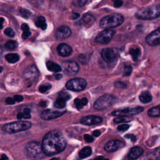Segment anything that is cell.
<instances>
[{
    "label": "cell",
    "mask_w": 160,
    "mask_h": 160,
    "mask_svg": "<svg viewBox=\"0 0 160 160\" xmlns=\"http://www.w3.org/2000/svg\"><path fill=\"white\" fill-rule=\"evenodd\" d=\"M41 144L44 154L52 156L62 152L66 147L67 141L60 131L52 130L45 134Z\"/></svg>",
    "instance_id": "6da1fadb"
},
{
    "label": "cell",
    "mask_w": 160,
    "mask_h": 160,
    "mask_svg": "<svg viewBox=\"0 0 160 160\" xmlns=\"http://www.w3.org/2000/svg\"><path fill=\"white\" fill-rule=\"evenodd\" d=\"M138 19L144 20H151L160 17V4L150 6L139 9L136 14Z\"/></svg>",
    "instance_id": "7a4b0ae2"
},
{
    "label": "cell",
    "mask_w": 160,
    "mask_h": 160,
    "mask_svg": "<svg viewBox=\"0 0 160 160\" xmlns=\"http://www.w3.org/2000/svg\"><path fill=\"white\" fill-rule=\"evenodd\" d=\"M124 21V17L121 14L114 13L108 15L101 19L99 25L104 29H111L121 25Z\"/></svg>",
    "instance_id": "3957f363"
},
{
    "label": "cell",
    "mask_w": 160,
    "mask_h": 160,
    "mask_svg": "<svg viewBox=\"0 0 160 160\" xmlns=\"http://www.w3.org/2000/svg\"><path fill=\"white\" fill-rule=\"evenodd\" d=\"M31 122L29 121H18L4 125L2 130L6 133H16L28 129L31 127Z\"/></svg>",
    "instance_id": "277c9868"
},
{
    "label": "cell",
    "mask_w": 160,
    "mask_h": 160,
    "mask_svg": "<svg viewBox=\"0 0 160 160\" xmlns=\"http://www.w3.org/2000/svg\"><path fill=\"white\" fill-rule=\"evenodd\" d=\"M25 152L26 155L32 158H42L44 154L42 144L38 142H28L25 147Z\"/></svg>",
    "instance_id": "5b68a950"
},
{
    "label": "cell",
    "mask_w": 160,
    "mask_h": 160,
    "mask_svg": "<svg viewBox=\"0 0 160 160\" xmlns=\"http://www.w3.org/2000/svg\"><path fill=\"white\" fill-rule=\"evenodd\" d=\"M116 101V98L111 94H104L99 97L94 102V108L97 110H103L110 107Z\"/></svg>",
    "instance_id": "8992f818"
},
{
    "label": "cell",
    "mask_w": 160,
    "mask_h": 160,
    "mask_svg": "<svg viewBox=\"0 0 160 160\" xmlns=\"http://www.w3.org/2000/svg\"><path fill=\"white\" fill-rule=\"evenodd\" d=\"M103 60L108 64L113 62L119 56V51L116 48H104L101 52Z\"/></svg>",
    "instance_id": "52a82bcc"
},
{
    "label": "cell",
    "mask_w": 160,
    "mask_h": 160,
    "mask_svg": "<svg viewBox=\"0 0 160 160\" xmlns=\"http://www.w3.org/2000/svg\"><path fill=\"white\" fill-rule=\"evenodd\" d=\"M86 81L81 78H76L69 80L66 85L67 89L73 91H80L83 90L86 86Z\"/></svg>",
    "instance_id": "ba28073f"
},
{
    "label": "cell",
    "mask_w": 160,
    "mask_h": 160,
    "mask_svg": "<svg viewBox=\"0 0 160 160\" xmlns=\"http://www.w3.org/2000/svg\"><path fill=\"white\" fill-rule=\"evenodd\" d=\"M114 34L115 31L114 30L110 29H105L97 35L95 41L96 42L100 44H108L111 41Z\"/></svg>",
    "instance_id": "9c48e42d"
},
{
    "label": "cell",
    "mask_w": 160,
    "mask_h": 160,
    "mask_svg": "<svg viewBox=\"0 0 160 160\" xmlns=\"http://www.w3.org/2000/svg\"><path fill=\"white\" fill-rule=\"evenodd\" d=\"M144 111V108L137 106L134 108H127L122 109H119L112 112V116H132L141 113Z\"/></svg>",
    "instance_id": "30bf717a"
},
{
    "label": "cell",
    "mask_w": 160,
    "mask_h": 160,
    "mask_svg": "<svg viewBox=\"0 0 160 160\" xmlns=\"http://www.w3.org/2000/svg\"><path fill=\"white\" fill-rule=\"evenodd\" d=\"M39 76V71L36 66L31 65L26 68L23 73V77L29 81H36Z\"/></svg>",
    "instance_id": "8fae6325"
},
{
    "label": "cell",
    "mask_w": 160,
    "mask_h": 160,
    "mask_svg": "<svg viewBox=\"0 0 160 160\" xmlns=\"http://www.w3.org/2000/svg\"><path fill=\"white\" fill-rule=\"evenodd\" d=\"M64 72L69 76H73L77 74L79 70L78 64L75 61H66L62 64Z\"/></svg>",
    "instance_id": "7c38bea8"
},
{
    "label": "cell",
    "mask_w": 160,
    "mask_h": 160,
    "mask_svg": "<svg viewBox=\"0 0 160 160\" xmlns=\"http://www.w3.org/2000/svg\"><path fill=\"white\" fill-rule=\"evenodd\" d=\"M124 146V143L119 140H111L108 141L104 146V149L108 152L116 151Z\"/></svg>",
    "instance_id": "4fadbf2b"
},
{
    "label": "cell",
    "mask_w": 160,
    "mask_h": 160,
    "mask_svg": "<svg viewBox=\"0 0 160 160\" xmlns=\"http://www.w3.org/2000/svg\"><path fill=\"white\" fill-rule=\"evenodd\" d=\"M146 41L151 46L159 45L160 44V28L149 34L146 38Z\"/></svg>",
    "instance_id": "5bb4252c"
},
{
    "label": "cell",
    "mask_w": 160,
    "mask_h": 160,
    "mask_svg": "<svg viewBox=\"0 0 160 160\" xmlns=\"http://www.w3.org/2000/svg\"><path fill=\"white\" fill-rule=\"evenodd\" d=\"M64 112V111L61 112L58 111H53L51 109H46L41 113V117L42 119L44 120H51L62 116Z\"/></svg>",
    "instance_id": "9a60e30c"
},
{
    "label": "cell",
    "mask_w": 160,
    "mask_h": 160,
    "mask_svg": "<svg viewBox=\"0 0 160 160\" xmlns=\"http://www.w3.org/2000/svg\"><path fill=\"white\" fill-rule=\"evenodd\" d=\"M71 34V29L66 26H61L58 28L55 32V36L58 39H63L68 38Z\"/></svg>",
    "instance_id": "2e32d148"
},
{
    "label": "cell",
    "mask_w": 160,
    "mask_h": 160,
    "mask_svg": "<svg viewBox=\"0 0 160 160\" xmlns=\"http://www.w3.org/2000/svg\"><path fill=\"white\" fill-rule=\"evenodd\" d=\"M102 121V118L96 116H87L81 119V122L85 125H93L101 123Z\"/></svg>",
    "instance_id": "e0dca14e"
},
{
    "label": "cell",
    "mask_w": 160,
    "mask_h": 160,
    "mask_svg": "<svg viewBox=\"0 0 160 160\" xmlns=\"http://www.w3.org/2000/svg\"><path fill=\"white\" fill-rule=\"evenodd\" d=\"M57 51L61 56H68L72 53V48L66 43H61L58 46Z\"/></svg>",
    "instance_id": "ac0fdd59"
},
{
    "label": "cell",
    "mask_w": 160,
    "mask_h": 160,
    "mask_svg": "<svg viewBox=\"0 0 160 160\" xmlns=\"http://www.w3.org/2000/svg\"><path fill=\"white\" fill-rule=\"evenodd\" d=\"M144 152V150L142 148L139 146H135L131 149L129 154L128 158L130 159H135L140 157Z\"/></svg>",
    "instance_id": "d6986e66"
},
{
    "label": "cell",
    "mask_w": 160,
    "mask_h": 160,
    "mask_svg": "<svg viewBox=\"0 0 160 160\" xmlns=\"http://www.w3.org/2000/svg\"><path fill=\"white\" fill-rule=\"evenodd\" d=\"M95 21V18L94 16L90 13L85 14L81 19L82 23L86 26H89L93 24Z\"/></svg>",
    "instance_id": "ffe728a7"
},
{
    "label": "cell",
    "mask_w": 160,
    "mask_h": 160,
    "mask_svg": "<svg viewBox=\"0 0 160 160\" xmlns=\"http://www.w3.org/2000/svg\"><path fill=\"white\" fill-rule=\"evenodd\" d=\"M139 98L140 101L142 103H148L152 101V96L151 93L148 91H145L141 92Z\"/></svg>",
    "instance_id": "44dd1931"
},
{
    "label": "cell",
    "mask_w": 160,
    "mask_h": 160,
    "mask_svg": "<svg viewBox=\"0 0 160 160\" xmlns=\"http://www.w3.org/2000/svg\"><path fill=\"white\" fill-rule=\"evenodd\" d=\"M46 66L48 69L52 72H58L61 71V67L59 64L50 61L46 62Z\"/></svg>",
    "instance_id": "7402d4cb"
},
{
    "label": "cell",
    "mask_w": 160,
    "mask_h": 160,
    "mask_svg": "<svg viewBox=\"0 0 160 160\" xmlns=\"http://www.w3.org/2000/svg\"><path fill=\"white\" fill-rule=\"evenodd\" d=\"M35 24L38 28H41L42 30H44L46 29L47 24L46 22V19L44 17L40 16L37 18V19L35 21Z\"/></svg>",
    "instance_id": "603a6c76"
},
{
    "label": "cell",
    "mask_w": 160,
    "mask_h": 160,
    "mask_svg": "<svg viewBox=\"0 0 160 160\" xmlns=\"http://www.w3.org/2000/svg\"><path fill=\"white\" fill-rule=\"evenodd\" d=\"M92 154V149L89 146H86L83 148L79 152V156L81 159L86 158Z\"/></svg>",
    "instance_id": "cb8c5ba5"
},
{
    "label": "cell",
    "mask_w": 160,
    "mask_h": 160,
    "mask_svg": "<svg viewBox=\"0 0 160 160\" xmlns=\"http://www.w3.org/2000/svg\"><path fill=\"white\" fill-rule=\"evenodd\" d=\"M129 52L131 55L132 58V59L134 61H136L138 59V58L140 56V55H141V50H140V49L138 48H136H136H130Z\"/></svg>",
    "instance_id": "d4e9b609"
},
{
    "label": "cell",
    "mask_w": 160,
    "mask_h": 160,
    "mask_svg": "<svg viewBox=\"0 0 160 160\" xmlns=\"http://www.w3.org/2000/svg\"><path fill=\"white\" fill-rule=\"evenodd\" d=\"M148 114L151 117L160 116V105L149 109L148 111Z\"/></svg>",
    "instance_id": "484cf974"
},
{
    "label": "cell",
    "mask_w": 160,
    "mask_h": 160,
    "mask_svg": "<svg viewBox=\"0 0 160 160\" xmlns=\"http://www.w3.org/2000/svg\"><path fill=\"white\" fill-rule=\"evenodd\" d=\"M5 58L9 62L14 63L18 61V60L19 59V56L16 53H10L6 55Z\"/></svg>",
    "instance_id": "4316f807"
},
{
    "label": "cell",
    "mask_w": 160,
    "mask_h": 160,
    "mask_svg": "<svg viewBox=\"0 0 160 160\" xmlns=\"http://www.w3.org/2000/svg\"><path fill=\"white\" fill-rule=\"evenodd\" d=\"M132 120V118L130 116H118L117 118H114V121L116 123L120 122H127Z\"/></svg>",
    "instance_id": "83f0119b"
},
{
    "label": "cell",
    "mask_w": 160,
    "mask_h": 160,
    "mask_svg": "<svg viewBox=\"0 0 160 160\" xmlns=\"http://www.w3.org/2000/svg\"><path fill=\"white\" fill-rule=\"evenodd\" d=\"M66 101L60 97L58 96V98L56 100V101L54 103V106L58 109H62L64 108L66 106Z\"/></svg>",
    "instance_id": "f1b7e54d"
},
{
    "label": "cell",
    "mask_w": 160,
    "mask_h": 160,
    "mask_svg": "<svg viewBox=\"0 0 160 160\" xmlns=\"http://www.w3.org/2000/svg\"><path fill=\"white\" fill-rule=\"evenodd\" d=\"M4 47L6 49L12 50L16 49L18 47V42L16 41H13V40L8 41L4 44Z\"/></svg>",
    "instance_id": "f546056e"
},
{
    "label": "cell",
    "mask_w": 160,
    "mask_h": 160,
    "mask_svg": "<svg viewBox=\"0 0 160 160\" xmlns=\"http://www.w3.org/2000/svg\"><path fill=\"white\" fill-rule=\"evenodd\" d=\"M78 60L81 64H87L89 62V56L88 55H86V54H81L79 56Z\"/></svg>",
    "instance_id": "4dcf8cb0"
},
{
    "label": "cell",
    "mask_w": 160,
    "mask_h": 160,
    "mask_svg": "<svg viewBox=\"0 0 160 160\" xmlns=\"http://www.w3.org/2000/svg\"><path fill=\"white\" fill-rule=\"evenodd\" d=\"M51 87H52V86H51V84L45 83V84H42L41 86H39V92H41L42 93H44L46 91H49L51 88Z\"/></svg>",
    "instance_id": "1f68e13d"
},
{
    "label": "cell",
    "mask_w": 160,
    "mask_h": 160,
    "mask_svg": "<svg viewBox=\"0 0 160 160\" xmlns=\"http://www.w3.org/2000/svg\"><path fill=\"white\" fill-rule=\"evenodd\" d=\"M132 71V68L131 66L129 65H125L124 67V72H123V76H129Z\"/></svg>",
    "instance_id": "d6a6232c"
},
{
    "label": "cell",
    "mask_w": 160,
    "mask_h": 160,
    "mask_svg": "<svg viewBox=\"0 0 160 160\" xmlns=\"http://www.w3.org/2000/svg\"><path fill=\"white\" fill-rule=\"evenodd\" d=\"M19 12H20V14H21L24 18H29V17L31 15V11H29V10H28V9H26L20 8V9H19Z\"/></svg>",
    "instance_id": "836d02e7"
},
{
    "label": "cell",
    "mask_w": 160,
    "mask_h": 160,
    "mask_svg": "<svg viewBox=\"0 0 160 160\" xmlns=\"http://www.w3.org/2000/svg\"><path fill=\"white\" fill-rule=\"evenodd\" d=\"M4 34L8 37H14L15 35L14 31L11 28H7L5 29Z\"/></svg>",
    "instance_id": "e575fe53"
},
{
    "label": "cell",
    "mask_w": 160,
    "mask_h": 160,
    "mask_svg": "<svg viewBox=\"0 0 160 160\" xmlns=\"http://www.w3.org/2000/svg\"><path fill=\"white\" fill-rule=\"evenodd\" d=\"M74 104H75V106L76 107V108L79 110L81 109L82 108V107L84 106V105L82 104V101H81V99H79V98H76L74 99Z\"/></svg>",
    "instance_id": "d590c367"
},
{
    "label": "cell",
    "mask_w": 160,
    "mask_h": 160,
    "mask_svg": "<svg viewBox=\"0 0 160 160\" xmlns=\"http://www.w3.org/2000/svg\"><path fill=\"white\" fill-rule=\"evenodd\" d=\"M17 118L18 119L21 120L22 119H30L31 118V116L30 114H26L24 113L23 112H21L18 114Z\"/></svg>",
    "instance_id": "8d00e7d4"
},
{
    "label": "cell",
    "mask_w": 160,
    "mask_h": 160,
    "mask_svg": "<svg viewBox=\"0 0 160 160\" xmlns=\"http://www.w3.org/2000/svg\"><path fill=\"white\" fill-rule=\"evenodd\" d=\"M59 97L65 99L66 101H68L70 98H71V96L70 94L68 92H66V91H61L59 94Z\"/></svg>",
    "instance_id": "74e56055"
},
{
    "label": "cell",
    "mask_w": 160,
    "mask_h": 160,
    "mask_svg": "<svg viewBox=\"0 0 160 160\" xmlns=\"http://www.w3.org/2000/svg\"><path fill=\"white\" fill-rule=\"evenodd\" d=\"M129 128V126L128 124H121V125H119L117 128L118 130V131H126L128 128Z\"/></svg>",
    "instance_id": "f35d334b"
},
{
    "label": "cell",
    "mask_w": 160,
    "mask_h": 160,
    "mask_svg": "<svg viewBox=\"0 0 160 160\" xmlns=\"http://www.w3.org/2000/svg\"><path fill=\"white\" fill-rule=\"evenodd\" d=\"M114 6L116 8H119L122 6V0H112Z\"/></svg>",
    "instance_id": "ab89813d"
},
{
    "label": "cell",
    "mask_w": 160,
    "mask_h": 160,
    "mask_svg": "<svg viewBox=\"0 0 160 160\" xmlns=\"http://www.w3.org/2000/svg\"><path fill=\"white\" fill-rule=\"evenodd\" d=\"M84 138V139H85L86 142H91L94 140L92 136H90L89 134H85Z\"/></svg>",
    "instance_id": "60d3db41"
},
{
    "label": "cell",
    "mask_w": 160,
    "mask_h": 160,
    "mask_svg": "<svg viewBox=\"0 0 160 160\" xmlns=\"http://www.w3.org/2000/svg\"><path fill=\"white\" fill-rule=\"evenodd\" d=\"M31 32L30 31H23V33L22 34V38L24 39H28L30 35H31Z\"/></svg>",
    "instance_id": "b9f144b4"
},
{
    "label": "cell",
    "mask_w": 160,
    "mask_h": 160,
    "mask_svg": "<svg viewBox=\"0 0 160 160\" xmlns=\"http://www.w3.org/2000/svg\"><path fill=\"white\" fill-rule=\"evenodd\" d=\"M16 101L14 98H6V103L7 104H9V105H11V104H14L15 103Z\"/></svg>",
    "instance_id": "7bdbcfd3"
},
{
    "label": "cell",
    "mask_w": 160,
    "mask_h": 160,
    "mask_svg": "<svg viewBox=\"0 0 160 160\" xmlns=\"http://www.w3.org/2000/svg\"><path fill=\"white\" fill-rule=\"evenodd\" d=\"M87 1H88V0H76L78 6H81V7L84 6L86 4Z\"/></svg>",
    "instance_id": "ee69618b"
},
{
    "label": "cell",
    "mask_w": 160,
    "mask_h": 160,
    "mask_svg": "<svg viewBox=\"0 0 160 160\" xmlns=\"http://www.w3.org/2000/svg\"><path fill=\"white\" fill-rule=\"evenodd\" d=\"M14 99H15L16 102H20V101H22L23 97H22V96H21V95H18V94H17V95H15V96H14Z\"/></svg>",
    "instance_id": "f6af8a7d"
},
{
    "label": "cell",
    "mask_w": 160,
    "mask_h": 160,
    "mask_svg": "<svg viewBox=\"0 0 160 160\" xmlns=\"http://www.w3.org/2000/svg\"><path fill=\"white\" fill-rule=\"evenodd\" d=\"M125 138L131 139V140L132 142H135L136 140V136H135L134 135H133V134H126V135L125 136Z\"/></svg>",
    "instance_id": "bcb514c9"
},
{
    "label": "cell",
    "mask_w": 160,
    "mask_h": 160,
    "mask_svg": "<svg viewBox=\"0 0 160 160\" xmlns=\"http://www.w3.org/2000/svg\"><path fill=\"white\" fill-rule=\"evenodd\" d=\"M21 29L23 31H29V26L27 24H22L21 25Z\"/></svg>",
    "instance_id": "7dc6e473"
},
{
    "label": "cell",
    "mask_w": 160,
    "mask_h": 160,
    "mask_svg": "<svg viewBox=\"0 0 160 160\" xmlns=\"http://www.w3.org/2000/svg\"><path fill=\"white\" fill-rule=\"evenodd\" d=\"M22 112H23L24 113L26 114H30V113H31V109H30L29 108H24V109H23Z\"/></svg>",
    "instance_id": "c3c4849f"
},
{
    "label": "cell",
    "mask_w": 160,
    "mask_h": 160,
    "mask_svg": "<svg viewBox=\"0 0 160 160\" xmlns=\"http://www.w3.org/2000/svg\"><path fill=\"white\" fill-rule=\"evenodd\" d=\"M100 134H101V132L98 130H96V131H93V132H92V135L95 137H98Z\"/></svg>",
    "instance_id": "681fc988"
},
{
    "label": "cell",
    "mask_w": 160,
    "mask_h": 160,
    "mask_svg": "<svg viewBox=\"0 0 160 160\" xmlns=\"http://www.w3.org/2000/svg\"><path fill=\"white\" fill-rule=\"evenodd\" d=\"M81 101H82V104H83L84 106H85V105H86V104H88V99H87L86 98H82V99H81Z\"/></svg>",
    "instance_id": "f907efd6"
},
{
    "label": "cell",
    "mask_w": 160,
    "mask_h": 160,
    "mask_svg": "<svg viewBox=\"0 0 160 160\" xmlns=\"http://www.w3.org/2000/svg\"><path fill=\"white\" fill-rule=\"evenodd\" d=\"M39 106H42V107H44V106H47V102L44 101H42L40 102L39 103Z\"/></svg>",
    "instance_id": "816d5d0a"
},
{
    "label": "cell",
    "mask_w": 160,
    "mask_h": 160,
    "mask_svg": "<svg viewBox=\"0 0 160 160\" xmlns=\"http://www.w3.org/2000/svg\"><path fill=\"white\" fill-rule=\"evenodd\" d=\"M80 16V15H79V13H77V12H74V13H73V16H72V18L74 19H77V18H78Z\"/></svg>",
    "instance_id": "f5cc1de1"
},
{
    "label": "cell",
    "mask_w": 160,
    "mask_h": 160,
    "mask_svg": "<svg viewBox=\"0 0 160 160\" xmlns=\"http://www.w3.org/2000/svg\"><path fill=\"white\" fill-rule=\"evenodd\" d=\"M62 75L61 74H56V75H55V78L56 79H60L61 78H62Z\"/></svg>",
    "instance_id": "db71d44e"
},
{
    "label": "cell",
    "mask_w": 160,
    "mask_h": 160,
    "mask_svg": "<svg viewBox=\"0 0 160 160\" xmlns=\"http://www.w3.org/2000/svg\"><path fill=\"white\" fill-rule=\"evenodd\" d=\"M1 159H8V158L6 156V155L5 154H2L1 157Z\"/></svg>",
    "instance_id": "11a10c76"
},
{
    "label": "cell",
    "mask_w": 160,
    "mask_h": 160,
    "mask_svg": "<svg viewBox=\"0 0 160 160\" xmlns=\"http://www.w3.org/2000/svg\"><path fill=\"white\" fill-rule=\"evenodd\" d=\"M104 157L103 156H98L96 158V159H103Z\"/></svg>",
    "instance_id": "9f6ffc18"
}]
</instances>
